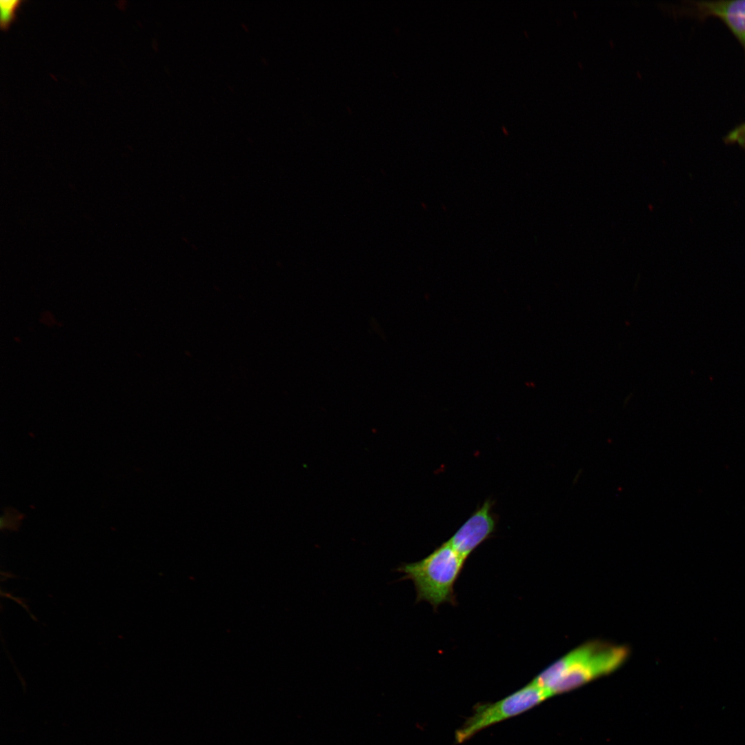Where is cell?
I'll use <instances>...</instances> for the list:
<instances>
[{
  "label": "cell",
  "instance_id": "cell-3",
  "mask_svg": "<svg viewBox=\"0 0 745 745\" xmlns=\"http://www.w3.org/2000/svg\"><path fill=\"white\" fill-rule=\"evenodd\" d=\"M553 695L549 690L531 682L501 700L481 704L456 731L455 742H464L482 729L522 713Z\"/></svg>",
  "mask_w": 745,
  "mask_h": 745
},
{
  "label": "cell",
  "instance_id": "cell-4",
  "mask_svg": "<svg viewBox=\"0 0 745 745\" xmlns=\"http://www.w3.org/2000/svg\"><path fill=\"white\" fill-rule=\"evenodd\" d=\"M492 504L490 500L486 501L448 541L465 560L495 531L497 519Z\"/></svg>",
  "mask_w": 745,
  "mask_h": 745
},
{
  "label": "cell",
  "instance_id": "cell-2",
  "mask_svg": "<svg viewBox=\"0 0 745 745\" xmlns=\"http://www.w3.org/2000/svg\"><path fill=\"white\" fill-rule=\"evenodd\" d=\"M628 656L624 646L595 641L577 648V655L570 667L550 686L554 695L576 688L619 668Z\"/></svg>",
  "mask_w": 745,
  "mask_h": 745
},
{
  "label": "cell",
  "instance_id": "cell-7",
  "mask_svg": "<svg viewBox=\"0 0 745 745\" xmlns=\"http://www.w3.org/2000/svg\"><path fill=\"white\" fill-rule=\"evenodd\" d=\"M724 139L726 143H737L745 148V122L731 131Z\"/></svg>",
  "mask_w": 745,
  "mask_h": 745
},
{
  "label": "cell",
  "instance_id": "cell-5",
  "mask_svg": "<svg viewBox=\"0 0 745 745\" xmlns=\"http://www.w3.org/2000/svg\"><path fill=\"white\" fill-rule=\"evenodd\" d=\"M699 17H716L729 28L745 50V0L698 1Z\"/></svg>",
  "mask_w": 745,
  "mask_h": 745
},
{
  "label": "cell",
  "instance_id": "cell-1",
  "mask_svg": "<svg viewBox=\"0 0 745 745\" xmlns=\"http://www.w3.org/2000/svg\"><path fill=\"white\" fill-rule=\"evenodd\" d=\"M465 561L446 542L420 561L402 564L397 570L404 574L401 579L413 582L416 602H427L436 610L444 603L455 604L454 586Z\"/></svg>",
  "mask_w": 745,
  "mask_h": 745
},
{
  "label": "cell",
  "instance_id": "cell-6",
  "mask_svg": "<svg viewBox=\"0 0 745 745\" xmlns=\"http://www.w3.org/2000/svg\"><path fill=\"white\" fill-rule=\"evenodd\" d=\"M23 1L21 0L0 1V27L6 30L16 17L17 10Z\"/></svg>",
  "mask_w": 745,
  "mask_h": 745
}]
</instances>
